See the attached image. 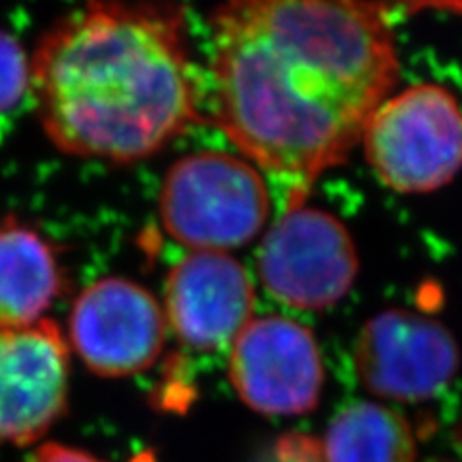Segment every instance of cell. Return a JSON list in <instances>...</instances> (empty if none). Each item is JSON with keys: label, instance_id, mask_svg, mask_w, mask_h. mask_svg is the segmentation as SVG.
Masks as SVG:
<instances>
[{"label": "cell", "instance_id": "1", "mask_svg": "<svg viewBox=\"0 0 462 462\" xmlns=\"http://www.w3.org/2000/svg\"><path fill=\"white\" fill-rule=\"evenodd\" d=\"M214 120L285 185V210L343 162L389 97L399 58L387 8L243 0L210 18Z\"/></svg>", "mask_w": 462, "mask_h": 462}, {"label": "cell", "instance_id": "2", "mask_svg": "<svg viewBox=\"0 0 462 462\" xmlns=\"http://www.w3.org/2000/svg\"><path fill=\"white\" fill-rule=\"evenodd\" d=\"M32 91L58 149L116 162L161 151L200 108L183 16L149 5H93L62 18L33 54Z\"/></svg>", "mask_w": 462, "mask_h": 462}, {"label": "cell", "instance_id": "3", "mask_svg": "<svg viewBox=\"0 0 462 462\" xmlns=\"http://www.w3.org/2000/svg\"><path fill=\"white\" fill-rule=\"evenodd\" d=\"M168 236L193 251L227 253L253 241L270 216V191L247 158L199 151L170 168L161 189Z\"/></svg>", "mask_w": 462, "mask_h": 462}, {"label": "cell", "instance_id": "4", "mask_svg": "<svg viewBox=\"0 0 462 462\" xmlns=\"http://www.w3.org/2000/svg\"><path fill=\"white\" fill-rule=\"evenodd\" d=\"M360 141L389 189L436 191L462 168V110L445 87L412 85L374 110Z\"/></svg>", "mask_w": 462, "mask_h": 462}, {"label": "cell", "instance_id": "5", "mask_svg": "<svg viewBox=\"0 0 462 462\" xmlns=\"http://www.w3.org/2000/svg\"><path fill=\"white\" fill-rule=\"evenodd\" d=\"M258 273L268 293L297 310H324L351 291L358 273L346 227L320 208L285 210L258 249Z\"/></svg>", "mask_w": 462, "mask_h": 462}, {"label": "cell", "instance_id": "6", "mask_svg": "<svg viewBox=\"0 0 462 462\" xmlns=\"http://www.w3.org/2000/svg\"><path fill=\"white\" fill-rule=\"evenodd\" d=\"M227 370L239 399L264 416L307 414L324 389L314 334L285 316L253 318L231 343Z\"/></svg>", "mask_w": 462, "mask_h": 462}, {"label": "cell", "instance_id": "7", "mask_svg": "<svg viewBox=\"0 0 462 462\" xmlns=\"http://www.w3.org/2000/svg\"><path fill=\"white\" fill-rule=\"evenodd\" d=\"M460 365L453 334L418 312L392 309L365 324L355 343V366L374 397L422 402L451 383Z\"/></svg>", "mask_w": 462, "mask_h": 462}, {"label": "cell", "instance_id": "8", "mask_svg": "<svg viewBox=\"0 0 462 462\" xmlns=\"http://www.w3.org/2000/svg\"><path fill=\"white\" fill-rule=\"evenodd\" d=\"M164 309L143 285L103 278L78 297L69 339L85 366L106 378L151 368L166 341Z\"/></svg>", "mask_w": 462, "mask_h": 462}, {"label": "cell", "instance_id": "9", "mask_svg": "<svg viewBox=\"0 0 462 462\" xmlns=\"http://www.w3.org/2000/svg\"><path fill=\"white\" fill-rule=\"evenodd\" d=\"M68 345L54 322L0 328V443L39 441L66 411Z\"/></svg>", "mask_w": 462, "mask_h": 462}, {"label": "cell", "instance_id": "10", "mask_svg": "<svg viewBox=\"0 0 462 462\" xmlns=\"http://www.w3.org/2000/svg\"><path fill=\"white\" fill-rule=\"evenodd\" d=\"M253 309L249 272L227 253L193 251L170 272L166 322L191 349L216 351L231 345L253 320Z\"/></svg>", "mask_w": 462, "mask_h": 462}, {"label": "cell", "instance_id": "11", "mask_svg": "<svg viewBox=\"0 0 462 462\" xmlns=\"http://www.w3.org/2000/svg\"><path fill=\"white\" fill-rule=\"evenodd\" d=\"M58 291L60 270L49 245L27 227H0V328L39 324Z\"/></svg>", "mask_w": 462, "mask_h": 462}, {"label": "cell", "instance_id": "12", "mask_svg": "<svg viewBox=\"0 0 462 462\" xmlns=\"http://www.w3.org/2000/svg\"><path fill=\"white\" fill-rule=\"evenodd\" d=\"M322 462H416L412 426L397 411L360 401L329 422Z\"/></svg>", "mask_w": 462, "mask_h": 462}, {"label": "cell", "instance_id": "13", "mask_svg": "<svg viewBox=\"0 0 462 462\" xmlns=\"http://www.w3.org/2000/svg\"><path fill=\"white\" fill-rule=\"evenodd\" d=\"M32 87V62L20 42L0 32V112L16 106Z\"/></svg>", "mask_w": 462, "mask_h": 462}, {"label": "cell", "instance_id": "14", "mask_svg": "<svg viewBox=\"0 0 462 462\" xmlns=\"http://www.w3.org/2000/svg\"><path fill=\"white\" fill-rule=\"evenodd\" d=\"M25 462H103V460H98L97 457L85 451L74 449V447L47 443V445H41Z\"/></svg>", "mask_w": 462, "mask_h": 462}]
</instances>
